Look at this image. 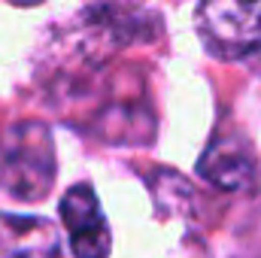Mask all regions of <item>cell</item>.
I'll list each match as a JSON object with an SVG mask.
<instances>
[{
    "label": "cell",
    "instance_id": "1",
    "mask_svg": "<svg viewBox=\"0 0 261 258\" xmlns=\"http://www.w3.org/2000/svg\"><path fill=\"white\" fill-rule=\"evenodd\" d=\"M55 143L43 122H15L0 131V192L15 200H43L55 186Z\"/></svg>",
    "mask_w": 261,
    "mask_h": 258
},
{
    "label": "cell",
    "instance_id": "2",
    "mask_svg": "<svg viewBox=\"0 0 261 258\" xmlns=\"http://www.w3.org/2000/svg\"><path fill=\"white\" fill-rule=\"evenodd\" d=\"M197 34L216 58H246L261 52V3L213 0L197 6Z\"/></svg>",
    "mask_w": 261,
    "mask_h": 258
},
{
    "label": "cell",
    "instance_id": "3",
    "mask_svg": "<svg viewBox=\"0 0 261 258\" xmlns=\"http://www.w3.org/2000/svg\"><path fill=\"white\" fill-rule=\"evenodd\" d=\"M61 222L70 237L76 258H107L110 255V225L100 213L97 194L91 186H73L61 197Z\"/></svg>",
    "mask_w": 261,
    "mask_h": 258
},
{
    "label": "cell",
    "instance_id": "4",
    "mask_svg": "<svg viewBox=\"0 0 261 258\" xmlns=\"http://www.w3.org/2000/svg\"><path fill=\"white\" fill-rule=\"evenodd\" d=\"M200 176L225 192H249L255 186V155L240 134L216 137L197 164Z\"/></svg>",
    "mask_w": 261,
    "mask_h": 258
},
{
    "label": "cell",
    "instance_id": "5",
    "mask_svg": "<svg viewBox=\"0 0 261 258\" xmlns=\"http://www.w3.org/2000/svg\"><path fill=\"white\" fill-rule=\"evenodd\" d=\"M58 225L43 216L0 213V258H58Z\"/></svg>",
    "mask_w": 261,
    "mask_h": 258
}]
</instances>
